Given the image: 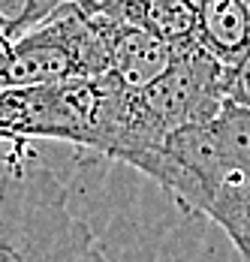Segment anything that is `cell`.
I'll return each instance as SVG.
<instances>
[{
	"mask_svg": "<svg viewBox=\"0 0 250 262\" xmlns=\"http://www.w3.org/2000/svg\"><path fill=\"white\" fill-rule=\"evenodd\" d=\"M187 214L220 226L250 262V108L226 103L211 121L187 124L136 163Z\"/></svg>",
	"mask_w": 250,
	"mask_h": 262,
	"instance_id": "cell-1",
	"label": "cell"
},
{
	"mask_svg": "<svg viewBox=\"0 0 250 262\" xmlns=\"http://www.w3.org/2000/svg\"><path fill=\"white\" fill-rule=\"evenodd\" d=\"M0 262H109L30 142H6L0 157Z\"/></svg>",
	"mask_w": 250,
	"mask_h": 262,
	"instance_id": "cell-2",
	"label": "cell"
},
{
	"mask_svg": "<svg viewBox=\"0 0 250 262\" xmlns=\"http://www.w3.org/2000/svg\"><path fill=\"white\" fill-rule=\"evenodd\" d=\"M109 73V46L78 6L64 3L43 25L0 49V88H30Z\"/></svg>",
	"mask_w": 250,
	"mask_h": 262,
	"instance_id": "cell-3",
	"label": "cell"
},
{
	"mask_svg": "<svg viewBox=\"0 0 250 262\" xmlns=\"http://www.w3.org/2000/svg\"><path fill=\"white\" fill-rule=\"evenodd\" d=\"M199 9V42L235 67L250 52V0H196Z\"/></svg>",
	"mask_w": 250,
	"mask_h": 262,
	"instance_id": "cell-4",
	"label": "cell"
},
{
	"mask_svg": "<svg viewBox=\"0 0 250 262\" xmlns=\"http://www.w3.org/2000/svg\"><path fill=\"white\" fill-rule=\"evenodd\" d=\"M127 21L148 30L172 49L199 42V9L196 0H115Z\"/></svg>",
	"mask_w": 250,
	"mask_h": 262,
	"instance_id": "cell-5",
	"label": "cell"
},
{
	"mask_svg": "<svg viewBox=\"0 0 250 262\" xmlns=\"http://www.w3.org/2000/svg\"><path fill=\"white\" fill-rule=\"evenodd\" d=\"M70 0H0V49L43 25Z\"/></svg>",
	"mask_w": 250,
	"mask_h": 262,
	"instance_id": "cell-6",
	"label": "cell"
}]
</instances>
